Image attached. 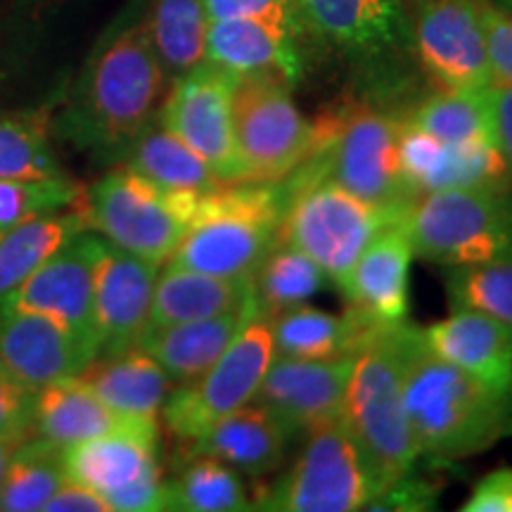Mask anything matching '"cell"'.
I'll list each match as a JSON object with an SVG mask.
<instances>
[{
    "instance_id": "cell-35",
    "label": "cell",
    "mask_w": 512,
    "mask_h": 512,
    "mask_svg": "<svg viewBox=\"0 0 512 512\" xmlns=\"http://www.w3.org/2000/svg\"><path fill=\"white\" fill-rule=\"evenodd\" d=\"M328 283V275L320 271L316 261L290 242L278 240L252 273L254 309L264 316H273L290 306L306 304Z\"/></svg>"
},
{
    "instance_id": "cell-4",
    "label": "cell",
    "mask_w": 512,
    "mask_h": 512,
    "mask_svg": "<svg viewBox=\"0 0 512 512\" xmlns=\"http://www.w3.org/2000/svg\"><path fill=\"white\" fill-rule=\"evenodd\" d=\"M285 183H223L200 197L166 264L223 278H252L280 240Z\"/></svg>"
},
{
    "instance_id": "cell-22",
    "label": "cell",
    "mask_w": 512,
    "mask_h": 512,
    "mask_svg": "<svg viewBox=\"0 0 512 512\" xmlns=\"http://www.w3.org/2000/svg\"><path fill=\"white\" fill-rule=\"evenodd\" d=\"M297 31L259 19H221L209 22L207 62L233 76H278L294 86L304 64L294 43Z\"/></svg>"
},
{
    "instance_id": "cell-45",
    "label": "cell",
    "mask_w": 512,
    "mask_h": 512,
    "mask_svg": "<svg viewBox=\"0 0 512 512\" xmlns=\"http://www.w3.org/2000/svg\"><path fill=\"white\" fill-rule=\"evenodd\" d=\"M43 512H112V508L98 491L72 482V479H64V484L50 496Z\"/></svg>"
},
{
    "instance_id": "cell-11",
    "label": "cell",
    "mask_w": 512,
    "mask_h": 512,
    "mask_svg": "<svg viewBox=\"0 0 512 512\" xmlns=\"http://www.w3.org/2000/svg\"><path fill=\"white\" fill-rule=\"evenodd\" d=\"M273 358L271 320L254 311L207 373L171 389L162 406L166 427L183 441L200 439L221 418L254 401Z\"/></svg>"
},
{
    "instance_id": "cell-2",
    "label": "cell",
    "mask_w": 512,
    "mask_h": 512,
    "mask_svg": "<svg viewBox=\"0 0 512 512\" xmlns=\"http://www.w3.org/2000/svg\"><path fill=\"white\" fill-rule=\"evenodd\" d=\"M403 399L420 456L453 463L512 437V387H494L434 356L406 325Z\"/></svg>"
},
{
    "instance_id": "cell-9",
    "label": "cell",
    "mask_w": 512,
    "mask_h": 512,
    "mask_svg": "<svg viewBox=\"0 0 512 512\" xmlns=\"http://www.w3.org/2000/svg\"><path fill=\"white\" fill-rule=\"evenodd\" d=\"M292 467L252 501L268 512H354L380 494L375 477L342 418L320 422L304 434Z\"/></svg>"
},
{
    "instance_id": "cell-46",
    "label": "cell",
    "mask_w": 512,
    "mask_h": 512,
    "mask_svg": "<svg viewBox=\"0 0 512 512\" xmlns=\"http://www.w3.org/2000/svg\"><path fill=\"white\" fill-rule=\"evenodd\" d=\"M489 100L491 112H494L498 150H501L512 174V86H508V83H491Z\"/></svg>"
},
{
    "instance_id": "cell-15",
    "label": "cell",
    "mask_w": 512,
    "mask_h": 512,
    "mask_svg": "<svg viewBox=\"0 0 512 512\" xmlns=\"http://www.w3.org/2000/svg\"><path fill=\"white\" fill-rule=\"evenodd\" d=\"M356 356L287 358L275 356L268 366L254 403L271 411L294 434L342 418L344 394Z\"/></svg>"
},
{
    "instance_id": "cell-40",
    "label": "cell",
    "mask_w": 512,
    "mask_h": 512,
    "mask_svg": "<svg viewBox=\"0 0 512 512\" xmlns=\"http://www.w3.org/2000/svg\"><path fill=\"white\" fill-rule=\"evenodd\" d=\"M36 392L0 366V439L17 446L34 434Z\"/></svg>"
},
{
    "instance_id": "cell-42",
    "label": "cell",
    "mask_w": 512,
    "mask_h": 512,
    "mask_svg": "<svg viewBox=\"0 0 512 512\" xmlns=\"http://www.w3.org/2000/svg\"><path fill=\"white\" fill-rule=\"evenodd\" d=\"M482 22L491 83L512 86V10L501 8L494 0H482Z\"/></svg>"
},
{
    "instance_id": "cell-6",
    "label": "cell",
    "mask_w": 512,
    "mask_h": 512,
    "mask_svg": "<svg viewBox=\"0 0 512 512\" xmlns=\"http://www.w3.org/2000/svg\"><path fill=\"white\" fill-rule=\"evenodd\" d=\"M401 119L368 105H351L316 119L311 162L320 174L380 207H411L399 166Z\"/></svg>"
},
{
    "instance_id": "cell-21",
    "label": "cell",
    "mask_w": 512,
    "mask_h": 512,
    "mask_svg": "<svg viewBox=\"0 0 512 512\" xmlns=\"http://www.w3.org/2000/svg\"><path fill=\"white\" fill-rule=\"evenodd\" d=\"M159 430L157 420L128 418L107 406L83 377H64L36 392L34 434L64 448L114 432Z\"/></svg>"
},
{
    "instance_id": "cell-18",
    "label": "cell",
    "mask_w": 512,
    "mask_h": 512,
    "mask_svg": "<svg viewBox=\"0 0 512 512\" xmlns=\"http://www.w3.org/2000/svg\"><path fill=\"white\" fill-rule=\"evenodd\" d=\"M98 358L91 344L29 311L0 313V366L31 389H41L64 377H79Z\"/></svg>"
},
{
    "instance_id": "cell-36",
    "label": "cell",
    "mask_w": 512,
    "mask_h": 512,
    "mask_svg": "<svg viewBox=\"0 0 512 512\" xmlns=\"http://www.w3.org/2000/svg\"><path fill=\"white\" fill-rule=\"evenodd\" d=\"M166 510L240 512L252 510L238 470L221 460L192 453L181 472L166 482Z\"/></svg>"
},
{
    "instance_id": "cell-37",
    "label": "cell",
    "mask_w": 512,
    "mask_h": 512,
    "mask_svg": "<svg viewBox=\"0 0 512 512\" xmlns=\"http://www.w3.org/2000/svg\"><path fill=\"white\" fill-rule=\"evenodd\" d=\"M446 294L453 309L477 311L512 328V254L446 271Z\"/></svg>"
},
{
    "instance_id": "cell-34",
    "label": "cell",
    "mask_w": 512,
    "mask_h": 512,
    "mask_svg": "<svg viewBox=\"0 0 512 512\" xmlns=\"http://www.w3.org/2000/svg\"><path fill=\"white\" fill-rule=\"evenodd\" d=\"M67 479L64 451L48 439L31 434L12 448L8 470L0 484V510L36 512Z\"/></svg>"
},
{
    "instance_id": "cell-16",
    "label": "cell",
    "mask_w": 512,
    "mask_h": 512,
    "mask_svg": "<svg viewBox=\"0 0 512 512\" xmlns=\"http://www.w3.org/2000/svg\"><path fill=\"white\" fill-rule=\"evenodd\" d=\"M159 271V264L128 254L105 240L95 278L98 358H112L138 347L150 323Z\"/></svg>"
},
{
    "instance_id": "cell-48",
    "label": "cell",
    "mask_w": 512,
    "mask_h": 512,
    "mask_svg": "<svg viewBox=\"0 0 512 512\" xmlns=\"http://www.w3.org/2000/svg\"><path fill=\"white\" fill-rule=\"evenodd\" d=\"M508 3H510V10H512V0H508Z\"/></svg>"
},
{
    "instance_id": "cell-12",
    "label": "cell",
    "mask_w": 512,
    "mask_h": 512,
    "mask_svg": "<svg viewBox=\"0 0 512 512\" xmlns=\"http://www.w3.org/2000/svg\"><path fill=\"white\" fill-rule=\"evenodd\" d=\"M238 76L204 60L178 76L157 119L219 174L221 181L238 183L235 155L233 98Z\"/></svg>"
},
{
    "instance_id": "cell-47",
    "label": "cell",
    "mask_w": 512,
    "mask_h": 512,
    "mask_svg": "<svg viewBox=\"0 0 512 512\" xmlns=\"http://www.w3.org/2000/svg\"><path fill=\"white\" fill-rule=\"evenodd\" d=\"M15 444H10V441L0 439V484H3V477H5V470H8V463H10V453Z\"/></svg>"
},
{
    "instance_id": "cell-23",
    "label": "cell",
    "mask_w": 512,
    "mask_h": 512,
    "mask_svg": "<svg viewBox=\"0 0 512 512\" xmlns=\"http://www.w3.org/2000/svg\"><path fill=\"white\" fill-rule=\"evenodd\" d=\"M434 356L494 387H512V328L477 311L453 309L430 328H420Z\"/></svg>"
},
{
    "instance_id": "cell-38",
    "label": "cell",
    "mask_w": 512,
    "mask_h": 512,
    "mask_svg": "<svg viewBox=\"0 0 512 512\" xmlns=\"http://www.w3.org/2000/svg\"><path fill=\"white\" fill-rule=\"evenodd\" d=\"M62 176L46 124L36 114L0 117V181Z\"/></svg>"
},
{
    "instance_id": "cell-3",
    "label": "cell",
    "mask_w": 512,
    "mask_h": 512,
    "mask_svg": "<svg viewBox=\"0 0 512 512\" xmlns=\"http://www.w3.org/2000/svg\"><path fill=\"white\" fill-rule=\"evenodd\" d=\"M406 325L382 328L358 351L342 406L344 425L380 491L411 475L420 458L403 399Z\"/></svg>"
},
{
    "instance_id": "cell-8",
    "label": "cell",
    "mask_w": 512,
    "mask_h": 512,
    "mask_svg": "<svg viewBox=\"0 0 512 512\" xmlns=\"http://www.w3.org/2000/svg\"><path fill=\"white\" fill-rule=\"evenodd\" d=\"M204 197V195H202ZM200 197L166 190L131 166H117L88 190V228L124 252L166 264L195 216Z\"/></svg>"
},
{
    "instance_id": "cell-10",
    "label": "cell",
    "mask_w": 512,
    "mask_h": 512,
    "mask_svg": "<svg viewBox=\"0 0 512 512\" xmlns=\"http://www.w3.org/2000/svg\"><path fill=\"white\" fill-rule=\"evenodd\" d=\"M290 83L278 76H240L233 98L238 183H280L311 157L316 121L294 102Z\"/></svg>"
},
{
    "instance_id": "cell-39",
    "label": "cell",
    "mask_w": 512,
    "mask_h": 512,
    "mask_svg": "<svg viewBox=\"0 0 512 512\" xmlns=\"http://www.w3.org/2000/svg\"><path fill=\"white\" fill-rule=\"evenodd\" d=\"M79 195V188L64 174L0 181V233L36 216L72 209L81 202Z\"/></svg>"
},
{
    "instance_id": "cell-28",
    "label": "cell",
    "mask_w": 512,
    "mask_h": 512,
    "mask_svg": "<svg viewBox=\"0 0 512 512\" xmlns=\"http://www.w3.org/2000/svg\"><path fill=\"white\" fill-rule=\"evenodd\" d=\"M304 24L351 53H380L401 36L396 0H297Z\"/></svg>"
},
{
    "instance_id": "cell-33",
    "label": "cell",
    "mask_w": 512,
    "mask_h": 512,
    "mask_svg": "<svg viewBox=\"0 0 512 512\" xmlns=\"http://www.w3.org/2000/svg\"><path fill=\"white\" fill-rule=\"evenodd\" d=\"M406 119L448 145H498L489 88H484V91L441 88L430 98L422 100Z\"/></svg>"
},
{
    "instance_id": "cell-32",
    "label": "cell",
    "mask_w": 512,
    "mask_h": 512,
    "mask_svg": "<svg viewBox=\"0 0 512 512\" xmlns=\"http://www.w3.org/2000/svg\"><path fill=\"white\" fill-rule=\"evenodd\" d=\"M143 22L166 81H176L207 60L209 17L204 0H150Z\"/></svg>"
},
{
    "instance_id": "cell-26",
    "label": "cell",
    "mask_w": 512,
    "mask_h": 512,
    "mask_svg": "<svg viewBox=\"0 0 512 512\" xmlns=\"http://www.w3.org/2000/svg\"><path fill=\"white\" fill-rule=\"evenodd\" d=\"M252 306V278H223L166 264L157 275L147 330L226 316Z\"/></svg>"
},
{
    "instance_id": "cell-24",
    "label": "cell",
    "mask_w": 512,
    "mask_h": 512,
    "mask_svg": "<svg viewBox=\"0 0 512 512\" xmlns=\"http://www.w3.org/2000/svg\"><path fill=\"white\" fill-rule=\"evenodd\" d=\"M271 320L275 356L287 358H339L356 356L382 328L366 313L349 306L344 313L297 304L283 309Z\"/></svg>"
},
{
    "instance_id": "cell-25",
    "label": "cell",
    "mask_w": 512,
    "mask_h": 512,
    "mask_svg": "<svg viewBox=\"0 0 512 512\" xmlns=\"http://www.w3.org/2000/svg\"><path fill=\"white\" fill-rule=\"evenodd\" d=\"M287 441L290 432L283 422L268 408L252 401L221 418L200 439L192 441V453L211 456L242 475L261 479L280 470Z\"/></svg>"
},
{
    "instance_id": "cell-27",
    "label": "cell",
    "mask_w": 512,
    "mask_h": 512,
    "mask_svg": "<svg viewBox=\"0 0 512 512\" xmlns=\"http://www.w3.org/2000/svg\"><path fill=\"white\" fill-rule=\"evenodd\" d=\"M254 311L252 306L247 311L226 313V316L145 330L138 347L155 358L171 377V382L185 384L207 373L219 361Z\"/></svg>"
},
{
    "instance_id": "cell-17",
    "label": "cell",
    "mask_w": 512,
    "mask_h": 512,
    "mask_svg": "<svg viewBox=\"0 0 512 512\" xmlns=\"http://www.w3.org/2000/svg\"><path fill=\"white\" fill-rule=\"evenodd\" d=\"M399 166L413 197L448 188L512 190V174L498 145H448L408 119H401L399 128Z\"/></svg>"
},
{
    "instance_id": "cell-20",
    "label": "cell",
    "mask_w": 512,
    "mask_h": 512,
    "mask_svg": "<svg viewBox=\"0 0 512 512\" xmlns=\"http://www.w3.org/2000/svg\"><path fill=\"white\" fill-rule=\"evenodd\" d=\"M157 439L159 430L114 432L64 448L67 479L98 491L110 503L131 486L162 477Z\"/></svg>"
},
{
    "instance_id": "cell-43",
    "label": "cell",
    "mask_w": 512,
    "mask_h": 512,
    "mask_svg": "<svg viewBox=\"0 0 512 512\" xmlns=\"http://www.w3.org/2000/svg\"><path fill=\"white\" fill-rule=\"evenodd\" d=\"M437 498V486L406 475L380 491L366 510H432L437 508Z\"/></svg>"
},
{
    "instance_id": "cell-44",
    "label": "cell",
    "mask_w": 512,
    "mask_h": 512,
    "mask_svg": "<svg viewBox=\"0 0 512 512\" xmlns=\"http://www.w3.org/2000/svg\"><path fill=\"white\" fill-rule=\"evenodd\" d=\"M463 512H512V467L484 475L463 503Z\"/></svg>"
},
{
    "instance_id": "cell-29",
    "label": "cell",
    "mask_w": 512,
    "mask_h": 512,
    "mask_svg": "<svg viewBox=\"0 0 512 512\" xmlns=\"http://www.w3.org/2000/svg\"><path fill=\"white\" fill-rule=\"evenodd\" d=\"M81 377L107 406L128 418L157 420L171 392V377L140 347L98 358Z\"/></svg>"
},
{
    "instance_id": "cell-14",
    "label": "cell",
    "mask_w": 512,
    "mask_h": 512,
    "mask_svg": "<svg viewBox=\"0 0 512 512\" xmlns=\"http://www.w3.org/2000/svg\"><path fill=\"white\" fill-rule=\"evenodd\" d=\"M413 46L422 69L441 88L484 91L491 86L482 0H420Z\"/></svg>"
},
{
    "instance_id": "cell-13",
    "label": "cell",
    "mask_w": 512,
    "mask_h": 512,
    "mask_svg": "<svg viewBox=\"0 0 512 512\" xmlns=\"http://www.w3.org/2000/svg\"><path fill=\"white\" fill-rule=\"evenodd\" d=\"M105 240L83 230L60 252L0 299V313L29 311L53 318L98 351L95 332V278Z\"/></svg>"
},
{
    "instance_id": "cell-7",
    "label": "cell",
    "mask_w": 512,
    "mask_h": 512,
    "mask_svg": "<svg viewBox=\"0 0 512 512\" xmlns=\"http://www.w3.org/2000/svg\"><path fill=\"white\" fill-rule=\"evenodd\" d=\"M413 252L446 268L512 254V190L448 188L415 197L406 211Z\"/></svg>"
},
{
    "instance_id": "cell-30",
    "label": "cell",
    "mask_w": 512,
    "mask_h": 512,
    "mask_svg": "<svg viewBox=\"0 0 512 512\" xmlns=\"http://www.w3.org/2000/svg\"><path fill=\"white\" fill-rule=\"evenodd\" d=\"M124 162L147 181L162 185L166 190L188 192L197 197L209 195L226 183L188 143H183L159 119H152L147 124L131 150L126 152Z\"/></svg>"
},
{
    "instance_id": "cell-19",
    "label": "cell",
    "mask_w": 512,
    "mask_h": 512,
    "mask_svg": "<svg viewBox=\"0 0 512 512\" xmlns=\"http://www.w3.org/2000/svg\"><path fill=\"white\" fill-rule=\"evenodd\" d=\"M413 256V242L403 214L363 249L337 287L347 294L349 306L366 313L375 323H406Z\"/></svg>"
},
{
    "instance_id": "cell-31",
    "label": "cell",
    "mask_w": 512,
    "mask_h": 512,
    "mask_svg": "<svg viewBox=\"0 0 512 512\" xmlns=\"http://www.w3.org/2000/svg\"><path fill=\"white\" fill-rule=\"evenodd\" d=\"M83 230H88L86 211L72 207L0 233V299L17 290Z\"/></svg>"
},
{
    "instance_id": "cell-1",
    "label": "cell",
    "mask_w": 512,
    "mask_h": 512,
    "mask_svg": "<svg viewBox=\"0 0 512 512\" xmlns=\"http://www.w3.org/2000/svg\"><path fill=\"white\" fill-rule=\"evenodd\" d=\"M164 83L143 12H126L95 43L55 133L100 162H124L155 119Z\"/></svg>"
},
{
    "instance_id": "cell-5",
    "label": "cell",
    "mask_w": 512,
    "mask_h": 512,
    "mask_svg": "<svg viewBox=\"0 0 512 512\" xmlns=\"http://www.w3.org/2000/svg\"><path fill=\"white\" fill-rule=\"evenodd\" d=\"M283 183L287 202L280 240L316 261L335 285L342 283L363 249L408 211L361 200L311 162H304Z\"/></svg>"
},
{
    "instance_id": "cell-41",
    "label": "cell",
    "mask_w": 512,
    "mask_h": 512,
    "mask_svg": "<svg viewBox=\"0 0 512 512\" xmlns=\"http://www.w3.org/2000/svg\"><path fill=\"white\" fill-rule=\"evenodd\" d=\"M209 22L221 19H259V22L278 24V27L299 31L297 0H204Z\"/></svg>"
}]
</instances>
